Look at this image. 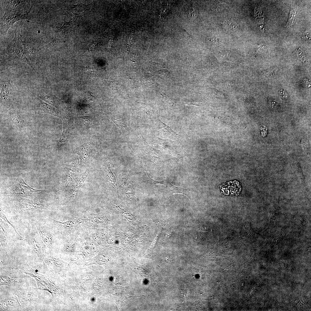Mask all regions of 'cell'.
<instances>
[{"instance_id": "obj_1", "label": "cell", "mask_w": 311, "mask_h": 311, "mask_svg": "<svg viewBox=\"0 0 311 311\" xmlns=\"http://www.w3.org/2000/svg\"><path fill=\"white\" fill-rule=\"evenodd\" d=\"M32 6L29 1L12 0L6 7L3 16L13 24L27 18Z\"/></svg>"}, {"instance_id": "obj_2", "label": "cell", "mask_w": 311, "mask_h": 311, "mask_svg": "<svg viewBox=\"0 0 311 311\" xmlns=\"http://www.w3.org/2000/svg\"><path fill=\"white\" fill-rule=\"evenodd\" d=\"M37 288L30 287L18 290L17 296L22 308V310H34L40 301L39 293Z\"/></svg>"}, {"instance_id": "obj_3", "label": "cell", "mask_w": 311, "mask_h": 311, "mask_svg": "<svg viewBox=\"0 0 311 311\" xmlns=\"http://www.w3.org/2000/svg\"><path fill=\"white\" fill-rule=\"evenodd\" d=\"M21 271L9 266L0 268V287L5 285L17 289H21L23 282Z\"/></svg>"}, {"instance_id": "obj_4", "label": "cell", "mask_w": 311, "mask_h": 311, "mask_svg": "<svg viewBox=\"0 0 311 311\" xmlns=\"http://www.w3.org/2000/svg\"><path fill=\"white\" fill-rule=\"evenodd\" d=\"M24 39L22 36H15L10 45L13 52L18 58L22 61L27 63L33 69L22 47Z\"/></svg>"}, {"instance_id": "obj_5", "label": "cell", "mask_w": 311, "mask_h": 311, "mask_svg": "<svg viewBox=\"0 0 311 311\" xmlns=\"http://www.w3.org/2000/svg\"><path fill=\"white\" fill-rule=\"evenodd\" d=\"M0 311L22 310L21 305L16 296H12L0 300Z\"/></svg>"}, {"instance_id": "obj_6", "label": "cell", "mask_w": 311, "mask_h": 311, "mask_svg": "<svg viewBox=\"0 0 311 311\" xmlns=\"http://www.w3.org/2000/svg\"><path fill=\"white\" fill-rule=\"evenodd\" d=\"M69 28V23L64 22L62 26L57 31L54 40L48 45L41 47L40 49L48 48L62 42L68 33Z\"/></svg>"}, {"instance_id": "obj_7", "label": "cell", "mask_w": 311, "mask_h": 311, "mask_svg": "<svg viewBox=\"0 0 311 311\" xmlns=\"http://www.w3.org/2000/svg\"><path fill=\"white\" fill-rule=\"evenodd\" d=\"M33 101L35 108L36 110L43 113H48L59 117L58 113L48 103L37 98H34Z\"/></svg>"}, {"instance_id": "obj_8", "label": "cell", "mask_w": 311, "mask_h": 311, "mask_svg": "<svg viewBox=\"0 0 311 311\" xmlns=\"http://www.w3.org/2000/svg\"><path fill=\"white\" fill-rule=\"evenodd\" d=\"M24 50L27 58L31 64L33 69L35 71L33 67L35 63L36 56V49L32 45L26 43L25 40L23 43Z\"/></svg>"}, {"instance_id": "obj_9", "label": "cell", "mask_w": 311, "mask_h": 311, "mask_svg": "<svg viewBox=\"0 0 311 311\" xmlns=\"http://www.w3.org/2000/svg\"><path fill=\"white\" fill-rule=\"evenodd\" d=\"M105 175L107 179L113 192L119 193L115 177L112 173L109 162H107L105 168Z\"/></svg>"}, {"instance_id": "obj_10", "label": "cell", "mask_w": 311, "mask_h": 311, "mask_svg": "<svg viewBox=\"0 0 311 311\" xmlns=\"http://www.w3.org/2000/svg\"><path fill=\"white\" fill-rule=\"evenodd\" d=\"M7 230L6 225L0 219V242L3 250L6 255L7 263H8L9 258L8 255L7 251V246L8 240Z\"/></svg>"}, {"instance_id": "obj_11", "label": "cell", "mask_w": 311, "mask_h": 311, "mask_svg": "<svg viewBox=\"0 0 311 311\" xmlns=\"http://www.w3.org/2000/svg\"><path fill=\"white\" fill-rule=\"evenodd\" d=\"M63 128L62 134L59 142H65L68 137L72 124V119L71 114H68L63 119Z\"/></svg>"}, {"instance_id": "obj_12", "label": "cell", "mask_w": 311, "mask_h": 311, "mask_svg": "<svg viewBox=\"0 0 311 311\" xmlns=\"http://www.w3.org/2000/svg\"><path fill=\"white\" fill-rule=\"evenodd\" d=\"M11 85L10 81L5 79L3 81L0 93L1 98L3 101H6L10 98L11 94Z\"/></svg>"}, {"instance_id": "obj_13", "label": "cell", "mask_w": 311, "mask_h": 311, "mask_svg": "<svg viewBox=\"0 0 311 311\" xmlns=\"http://www.w3.org/2000/svg\"><path fill=\"white\" fill-rule=\"evenodd\" d=\"M31 244L32 248L37 257L40 262L42 263L45 255L40 244L36 239L33 237L32 239Z\"/></svg>"}, {"instance_id": "obj_14", "label": "cell", "mask_w": 311, "mask_h": 311, "mask_svg": "<svg viewBox=\"0 0 311 311\" xmlns=\"http://www.w3.org/2000/svg\"><path fill=\"white\" fill-rule=\"evenodd\" d=\"M166 186V191L168 194H181L186 195L190 198V194L188 189H183L181 187H177L175 186L169 182Z\"/></svg>"}, {"instance_id": "obj_15", "label": "cell", "mask_w": 311, "mask_h": 311, "mask_svg": "<svg viewBox=\"0 0 311 311\" xmlns=\"http://www.w3.org/2000/svg\"><path fill=\"white\" fill-rule=\"evenodd\" d=\"M17 208L18 210L22 211H27L34 210L39 208H41L40 205L32 202L24 201L16 204Z\"/></svg>"}, {"instance_id": "obj_16", "label": "cell", "mask_w": 311, "mask_h": 311, "mask_svg": "<svg viewBox=\"0 0 311 311\" xmlns=\"http://www.w3.org/2000/svg\"><path fill=\"white\" fill-rule=\"evenodd\" d=\"M8 119L13 123L19 124L22 123L23 120L20 115L14 109L9 112Z\"/></svg>"}, {"instance_id": "obj_17", "label": "cell", "mask_w": 311, "mask_h": 311, "mask_svg": "<svg viewBox=\"0 0 311 311\" xmlns=\"http://www.w3.org/2000/svg\"><path fill=\"white\" fill-rule=\"evenodd\" d=\"M38 230L43 241L47 247L50 249L52 244V240L50 234L45 229L41 227H39Z\"/></svg>"}, {"instance_id": "obj_18", "label": "cell", "mask_w": 311, "mask_h": 311, "mask_svg": "<svg viewBox=\"0 0 311 311\" xmlns=\"http://www.w3.org/2000/svg\"><path fill=\"white\" fill-rule=\"evenodd\" d=\"M124 191L127 197L132 199L135 200L136 195L135 189L133 186L129 183L124 185Z\"/></svg>"}, {"instance_id": "obj_19", "label": "cell", "mask_w": 311, "mask_h": 311, "mask_svg": "<svg viewBox=\"0 0 311 311\" xmlns=\"http://www.w3.org/2000/svg\"><path fill=\"white\" fill-rule=\"evenodd\" d=\"M225 26L227 30L230 31H235L238 28V24L236 22L231 19L228 20L225 22Z\"/></svg>"}, {"instance_id": "obj_20", "label": "cell", "mask_w": 311, "mask_h": 311, "mask_svg": "<svg viewBox=\"0 0 311 311\" xmlns=\"http://www.w3.org/2000/svg\"><path fill=\"white\" fill-rule=\"evenodd\" d=\"M186 12L187 16L189 18L194 19L197 16L198 10L196 7L191 6L188 8Z\"/></svg>"}, {"instance_id": "obj_21", "label": "cell", "mask_w": 311, "mask_h": 311, "mask_svg": "<svg viewBox=\"0 0 311 311\" xmlns=\"http://www.w3.org/2000/svg\"><path fill=\"white\" fill-rule=\"evenodd\" d=\"M39 97L43 101L50 104L54 105L56 103L54 97L50 94L45 93L40 95Z\"/></svg>"}, {"instance_id": "obj_22", "label": "cell", "mask_w": 311, "mask_h": 311, "mask_svg": "<svg viewBox=\"0 0 311 311\" xmlns=\"http://www.w3.org/2000/svg\"><path fill=\"white\" fill-rule=\"evenodd\" d=\"M0 217H1V218H2V219H3L5 221V222L9 223L13 227V228H14V230L15 231V233H16V236L17 239L18 240H24L25 239L24 238H22V236H21L20 235V234H19L18 233V232L16 231V228H15V226L13 224H12L11 223L9 222V221L7 220V219L6 218V217L5 215H4V213H3V211L1 209V208H0Z\"/></svg>"}, {"instance_id": "obj_23", "label": "cell", "mask_w": 311, "mask_h": 311, "mask_svg": "<svg viewBox=\"0 0 311 311\" xmlns=\"http://www.w3.org/2000/svg\"><path fill=\"white\" fill-rule=\"evenodd\" d=\"M145 171L148 178V180L147 181L149 184L152 185H155L157 184H160L166 185L168 182V180L164 179V180L161 181H156L151 178L148 175L146 170H145Z\"/></svg>"}, {"instance_id": "obj_24", "label": "cell", "mask_w": 311, "mask_h": 311, "mask_svg": "<svg viewBox=\"0 0 311 311\" xmlns=\"http://www.w3.org/2000/svg\"><path fill=\"white\" fill-rule=\"evenodd\" d=\"M289 14L288 21L287 25V27L290 26L293 24L294 22V18L295 16L296 12V10H294V9L293 7L292 8Z\"/></svg>"}, {"instance_id": "obj_25", "label": "cell", "mask_w": 311, "mask_h": 311, "mask_svg": "<svg viewBox=\"0 0 311 311\" xmlns=\"http://www.w3.org/2000/svg\"><path fill=\"white\" fill-rule=\"evenodd\" d=\"M278 94L280 97L285 100H287L289 98V96L288 93L282 89L279 90Z\"/></svg>"}, {"instance_id": "obj_26", "label": "cell", "mask_w": 311, "mask_h": 311, "mask_svg": "<svg viewBox=\"0 0 311 311\" xmlns=\"http://www.w3.org/2000/svg\"><path fill=\"white\" fill-rule=\"evenodd\" d=\"M268 103L272 109L276 110L278 109V104L275 101L270 99L269 100Z\"/></svg>"}, {"instance_id": "obj_27", "label": "cell", "mask_w": 311, "mask_h": 311, "mask_svg": "<svg viewBox=\"0 0 311 311\" xmlns=\"http://www.w3.org/2000/svg\"><path fill=\"white\" fill-rule=\"evenodd\" d=\"M80 5L78 6L75 7L74 10H73L75 14H80L81 12H82L84 10V6L81 5Z\"/></svg>"}, {"instance_id": "obj_28", "label": "cell", "mask_w": 311, "mask_h": 311, "mask_svg": "<svg viewBox=\"0 0 311 311\" xmlns=\"http://www.w3.org/2000/svg\"><path fill=\"white\" fill-rule=\"evenodd\" d=\"M303 82V84L305 85L306 86H308V85H309V84L310 83L309 81L307 79H304Z\"/></svg>"}]
</instances>
